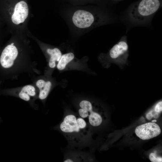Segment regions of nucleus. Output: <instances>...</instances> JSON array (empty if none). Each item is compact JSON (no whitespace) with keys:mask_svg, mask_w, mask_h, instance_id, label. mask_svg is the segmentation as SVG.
I'll return each instance as SVG.
<instances>
[{"mask_svg":"<svg viewBox=\"0 0 162 162\" xmlns=\"http://www.w3.org/2000/svg\"><path fill=\"white\" fill-rule=\"evenodd\" d=\"M159 0H142L130 13V17L137 21H142L154 14L159 9Z\"/></svg>","mask_w":162,"mask_h":162,"instance_id":"5","label":"nucleus"},{"mask_svg":"<svg viewBox=\"0 0 162 162\" xmlns=\"http://www.w3.org/2000/svg\"><path fill=\"white\" fill-rule=\"evenodd\" d=\"M79 1L84 2H88L89 1L91 0H77Z\"/></svg>","mask_w":162,"mask_h":162,"instance_id":"15","label":"nucleus"},{"mask_svg":"<svg viewBox=\"0 0 162 162\" xmlns=\"http://www.w3.org/2000/svg\"><path fill=\"white\" fill-rule=\"evenodd\" d=\"M74 58V53L71 52L62 55V56L57 65V69L59 70L64 69L66 65Z\"/></svg>","mask_w":162,"mask_h":162,"instance_id":"10","label":"nucleus"},{"mask_svg":"<svg viewBox=\"0 0 162 162\" xmlns=\"http://www.w3.org/2000/svg\"><path fill=\"white\" fill-rule=\"evenodd\" d=\"M157 122V120H154L152 121V122Z\"/></svg>","mask_w":162,"mask_h":162,"instance_id":"16","label":"nucleus"},{"mask_svg":"<svg viewBox=\"0 0 162 162\" xmlns=\"http://www.w3.org/2000/svg\"><path fill=\"white\" fill-rule=\"evenodd\" d=\"M70 20L74 28L82 31L94 28L103 22L100 15L85 9H76L72 12Z\"/></svg>","mask_w":162,"mask_h":162,"instance_id":"3","label":"nucleus"},{"mask_svg":"<svg viewBox=\"0 0 162 162\" xmlns=\"http://www.w3.org/2000/svg\"><path fill=\"white\" fill-rule=\"evenodd\" d=\"M4 28L6 29L4 25L0 20V46H1V42L4 36Z\"/></svg>","mask_w":162,"mask_h":162,"instance_id":"12","label":"nucleus"},{"mask_svg":"<svg viewBox=\"0 0 162 162\" xmlns=\"http://www.w3.org/2000/svg\"><path fill=\"white\" fill-rule=\"evenodd\" d=\"M154 111L158 113H160L162 111V102L160 101L158 103L155 105L154 108Z\"/></svg>","mask_w":162,"mask_h":162,"instance_id":"13","label":"nucleus"},{"mask_svg":"<svg viewBox=\"0 0 162 162\" xmlns=\"http://www.w3.org/2000/svg\"><path fill=\"white\" fill-rule=\"evenodd\" d=\"M135 132L140 139L148 140L159 135L161 130L159 125L155 123L148 122L136 127Z\"/></svg>","mask_w":162,"mask_h":162,"instance_id":"7","label":"nucleus"},{"mask_svg":"<svg viewBox=\"0 0 162 162\" xmlns=\"http://www.w3.org/2000/svg\"><path fill=\"white\" fill-rule=\"evenodd\" d=\"M59 128L69 140L76 142H81L89 134V126L87 122L77 115H67Z\"/></svg>","mask_w":162,"mask_h":162,"instance_id":"2","label":"nucleus"},{"mask_svg":"<svg viewBox=\"0 0 162 162\" xmlns=\"http://www.w3.org/2000/svg\"><path fill=\"white\" fill-rule=\"evenodd\" d=\"M128 46L126 37L124 36L114 45L109 52L110 57L115 61L127 59L128 55Z\"/></svg>","mask_w":162,"mask_h":162,"instance_id":"8","label":"nucleus"},{"mask_svg":"<svg viewBox=\"0 0 162 162\" xmlns=\"http://www.w3.org/2000/svg\"><path fill=\"white\" fill-rule=\"evenodd\" d=\"M153 117V115H152L151 111L148 113L146 115V117L147 119L148 120L151 119Z\"/></svg>","mask_w":162,"mask_h":162,"instance_id":"14","label":"nucleus"},{"mask_svg":"<svg viewBox=\"0 0 162 162\" xmlns=\"http://www.w3.org/2000/svg\"><path fill=\"white\" fill-rule=\"evenodd\" d=\"M79 106L80 108L78 110V113L80 116L87 119L88 123L93 127H97L101 124L103 120L101 116L94 110V106L91 102L82 100Z\"/></svg>","mask_w":162,"mask_h":162,"instance_id":"6","label":"nucleus"},{"mask_svg":"<svg viewBox=\"0 0 162 162\" xmlns=\"http://www.w3.org/2000/svg\"><path fill=\"white\" fill-rule=\"evenodd\" d=\"M149 158L151 162H161L162 158L161 157H156V154L154 153H151L149 156Z\"/></svg>","mask_w":162,"mask_h":162,"instance_id":"11","label":"nucleus"},{"mask_svg":"<svg viewBox=\"0 0 162 162\" xmlns=\"http://www.w3.org/2000/svg\"><path fill=\"white\" fill-rule=\"evenodd\" d=\"M10 39L0 46V78L1 81L17 79L23 72L39 73L35 62H32V50L26 34H11Z\"/></svg>","mask_w":162,"mask_h":162,"instance_id":"1","label":"nucleus"},{"mask_svg":"<svg viewBox=\"0 0 162 162\" xmlns=\"http://www.w3.org/2000/svg\"><path fill=\"white\" fill-rule=\"evenodd\" d=\"M39 91L33 83L21 87L10 88H0V95L16 97L28 103L34 108H37L35 101L38 99Z\"/></svg>","mask_w":162,"mask_h":162,"instance_id":"4","label":"nucleus"},{"mask_svg":"<svg viewBox=\"0 0 162 162\" xmlns=\"http://www.w3.org/2000/svg\"><path fill=\"white\" fill-rule=\"evenodd\" d=\"M32 80L33 84L38 90V98L42 101L44 100L50 91L52 86V82L38 76H33Z\"/></svg>","mask_w":162,"mask_h":162,"instance_id":"9","label":"nucleus"}]
</instances>
